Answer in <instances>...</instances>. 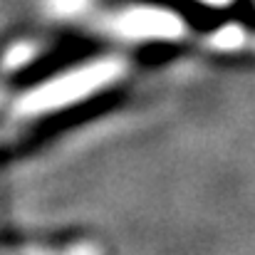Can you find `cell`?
I'll list each match as a JSON object with an SVG mask.
<instances>
[{"instance_id":"obj_1","label":"cell","mask_w":255,"mask_h":255,"mask_svg":"<svg viewBox=\"0 0 255 255\" xmlns=\"http://www.w3.org/2000/svg\"><path fill=\"white\" fill-rule=\"evenodd\" d=\"M122 72V65L114 60H97L67 70L65 75L47 77L20 97L17 112L22 117H45L67 107H75L94 97V92L107 89Z\"/></svg>"},{"instance_id":"obj_2","label":"cell","mask_w":255,"mask_h":255,"mask_svg":"<svg viewBox=\"0 0 255 255\" xmlns=\"http://www.w3.org/2000/svg\"><path fill=\"white\" fill-rule=\"evenodd\" d=\"M109 30L131 42H171L186 35V20L166 5L139 2L114 12Z\"/></svg>"},{"instance_id":"obj_3","label":"cell","mask_w":255,"mask_h":255,"mask_svg":"<svg viewBox=\"0 0 255 255\" xmlns=\"http://www.w3.org/2000/svg\"><path fill=\"white\" fill-rule=\"evenodd\" d=\"M211 2H218L221 5V2H231V0H211Z\"/></svg>"}]
</instances>
